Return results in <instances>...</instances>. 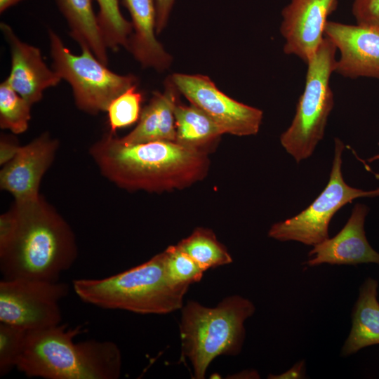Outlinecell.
<instances>
[{
    "mask_svg": "<svg viewBox=\"0 0 379 379\" xmlns=\"http://www.w3.org/2000/svg\"><path fill=\"white\" fill-rule=\"evenodd\" d=\"M378 282L368 277L359 287L352 312V328L341 356L348 357L368 346L379 344Z\"/></svg>",
    "mask_w": 379,
    "mask_h": 379,
    "instance_id": "ac0fdd59",
    "label": "cell"
},
{
    "mask_svg": "<svg viewBox=\"0 0 379 379\" xmlns=\"http://www.w3.org/2000/svg\"><path fill=\"white\" fill-rule=\"evenodd\" d=\"M378 160H379V154L374 155L368 159L369 162H373Z\"/></svg>",
    "mask_w": 379,
    "mask_h": 379,
    "instance_id": "1f68e13d",
    "label": "cell"
},
{
    "mask_svg": "<svg viewBox=\"0 0 379 379\" xmlns=\"http://www.w3.org/2000/svg\"><path fill=\"white\" fill-rule=\"evenodd\" d=\"M72 286L77 296L88 304L140 314H166L180 310L190 288L169 280L164 252L106 278L75 279Z\"/></svg>",
    "mask_w": 379,
    "mask_h": 379,
    "instance_id": "277c9868",
    "label": "cell"
},
{
    "mask_svg": "<svg viewBox=\"0 0 379 379\" xmlns=\"http://www.w3.org/2000/svg\"><path fill=\"white\" fill-rule=\"evenodd\" d=\"M66 20L70 36L81 48H89L104 65L109 62L107 47L102 36L92 0H55Z\"/></svg>",
    "mask_w": 379,
    "mask_h": 379,
    "instance_id": "d6986e66",
    "label": "cell"
},
{
    "mask_svg": "<svg viewBox=\"0 0 379 379\" xmlns=\"http://www.w3.org/2000/svg\"><path fill=\"white\" fill-rule=\"evenodd\" d=\"M99 6L98 24L107 48L116 51L126 48L133 32L131 22L122 15L119 0H95Z\"/></svg>",
    "mask_w": 379,
    "mask_h": 379,
    "instance_id": "7402d4cb",
    "label": "cell"
},
{
    "mask_svg": "<svg viewBox=\"0 0 379 379\" xmlns=\"http://www.w3.org/2000/svg\"><path fill=\"white\" fill-rule=\"evenodd\" d=\"M338 3V0H290L281 11L284 53L307 63L322 42L328 17Z\"/></svg>",
    "mask_w": 379,
    "mask_h": 379,
    "instance_id": "8fae6325",
    "label": "cell"
},
{
    "mask_svg": "<svg viewBox=\"0 0 379 379\" xmlns=\"http://www.w3.org/2000/svg\"><path fill=\"white\" fill-rule=\"evenodd\" d=\"M90 153L105 178L130 190L182 189L202 178L208 164L205 152L175 141L126 145L112 133L93 144Z\"/></svg>",
    "mask_w": 379,
    "mask_h": 379,
    "instance_id": "7a4b0ae2",
    "label": "cell"
},
{
    "mask_svg": "<svg viewBox=\"0 0 379 379\" xmlns=\"http://www.w3.org/2000/svg\"><path fill=\"white\" fill-rule=\"evenodd\" d=\"M52 68L72 87L77 107L95 114L106 112L110 102L138 79L132 74H118L107 67L86 47L74 55L52 29L48 31Z\"/></svg>",
    "mask_w": 379,
    "mask_h": 379,
    "instance_id": "52a82bcc",
    "label": "cell"
},
{
    "mask_svg": "<svg viewBox=\"0 0 379 379\" xmlns=\"http://www.w3.org/2000/svg\"><path fill=\"white\" fill-rule=\"evenodd\" d=\"M32 105L22 98L6 80L0 84V127L15 134L27 131Z\"/></svg>",
    "mask_w": 379,
    "mask_h": 379,
    "instance_id": "603a6c76",
    "label": "cell"
},
{
    "mask_svg": "<svg viewBox=\"0 0 379 379\" xmlns=\"http://www.w3.org/2000/svg\"><path fill=\"white\" fill-rule=\"evenodd\" d=\"M171 79L178 91L213 119L225 133L248 136L258 133L262 111L229 97L209 77L175 73Z\"/></svg>",
    "mask_w": 379,
    "mask_h": 379,
    "instance_id": "30bf717a",
    "label": "cell"
},
{
    "mask_svg": "<svg viewBox=\"0 0 379 379\" xmlns=\"http://www.w3.org/2000/svg\"><path fill=\"white\" fill-rule=\"evenodd\" d=\"M77 257L69 224L41 195L15 201L0 217V270L6 279L59 281Z\"/></svg>",
    "mask_w": 379,
    "mask_h": 379,
    "instance_id": "6da1fadb",
    "label": "cell"
},
{
    "mask_svg": "<svg viewBox=\"0 0 379 379\" xmlns=\"http://www.w3.org/2000/svg\"><path fill=\"white\" fill-rule=\"evenodd\" d=\"M175 119V142L194 150L204 152L203 148L225 133L213 119L192 104L185 106L177 103Z\"/></svg>",
    "mask_w": 379,
    "mask_h": 379,
    "instance_id": "ffe728a7",
    "label": "cell"
},
{
    "mask_svg": "<svg viewBox=\"0 0 379 379\" xmlns=\"http://www.w3.org/2000/svg\"><path fill=\"white\" fill-rule=\"evenodd\" d=\"M352 13L357 25L379 31V0H354Z\"/></svg>",
    "mask_w": 379,
    "mask_h": 379,
    "instance_id": "4316f807",
    "label": "cell"
},
{
    "mask_svg": "<svg viewBox=\"0 0 379 379\" xmlns=\"http://www.w3.org/2000/svg\"><path fill=\"white\" fill-rule=\"evenodd\" d=\"M175 1L155 0L157 7V34H159L166 26Z\"/></svg>",
    "mask_w": 379,
    "mask_h": 379,
    "instance_id": "83f0119b",
    "label": "cell"
},
{
    "mask_svg": "<svg viewBox=\"0 0 379 379\" xmlns=\"http://www.w3.org/2000/svg\"><path fill=\"white\" fill-rule=\"evenodd\" d=\"M27 331L0 322V376L16 368L22 352Z\"/></svg>",
    "mask_w": 379,
    "mask_h": 379,
    "instance_id": "484cf974",
    "label": "cell"
},
{
    "mask_svg": "<svg viewBox=\"0 0 379 379\" xmlns=\"http://www.w3.org/2000/svg\"><path fill=\"white\" fill-rule=\"evenodd\" d=\"M58 142L48 133L24 146L4 164L0 172V186L10 192L15 201L38 198L41 178L53 161Z\"/></svg>",
    "mask_w": 379,
    "mask_h": 379,
    "instance_id": "4fadbf2b",
    "label": "cell"
},
{
    "mask_svg": "<svg viewBox=\"0 0 379 379\" xmlns=\"http://www.w3.org/2000/svg\"><path fill=\"white\" fill-rule=\"evenodd\" d=\"M180 310L182 356L190 361L194 378L204 379L216 357L241 352L246 337L244 323L255 307L249 299L233 295L215 307L189 300Z\"/></svg>",
    "mask_w": 379,
    "mask_h": 379,
    "instance_id": "5b68a950",
    "label": "cell"
},
{
    "mask_svg": "<svg viewBox=\"0 0 379 379\" xmlns=\"http://www.w3.org/2000/svg\"><path fill=\"white\" fill-rule=\"evenodd\" d=\"M334 156L329 180L321 194L296 215L273 224L269 237L280 241H298L315 246L329 238L328 227L333 215L345 204L360 197L379 196V188L364 191L350 186L342 172L344 143L334 140Z\"/></svg>",
    "mask_w": 379,
    "mask_h": 379,
    "instance_id": "ba28073f",
    "label": "cell"
},
{
    "mask_svg": "<svg viewBox=\"0 0 379 379\" xmlns=\"http://www.w3.org/2000/svg\"><path fill=\"white\" fill-rule=\"evenodd\" d=\"M369 208L356 204L346 224L333 237L315 245L308 253L305 264L315 267L322 264L331 265H357L374 263L379 265V253L369 244L364 230Z\"/></svg>",
    "mask_w": 379,
    "mask_h": 379,
    "instance_id": "5bb4252c",
    "label": "cell"
},
{
    "mask_svg": "<svg viewBox=\"0 0 379 379\" xmlns=\"http://www.w3.org/2000/svg\"><path fill=\"white\" fill-rule=\"evenodd\" d=\"M131 18L133 32L126 49L143 67L157 71L167 69L171 56L156 38L155 0H122Z\"/></svg>",
    "mask_w": 379,
    "mask_h": 379,
    "instance_id": "2e32d148",
    "label": "cell"
},
{
    "mask_svg": "<svg viewBox=\"0 0 379 379\" xmlns=\"http://www.w3.org/2000/svg\"><path fill=\"white\" fill-rule=\"evenodd\" d=\"M142 94L134 85L114 98L107 109L110 133L129 126L139 120Z\"/></svg>",
    "mask_w": 379,
    "mask_h": 379,
    "instance_id": "d4e9b609",
    "label": "cell"
},
{
    "mask_svg": "<svg viewBox=\"0 0 379 379\" xmlns=\"http://www.w3.org/2000/svg\"><path fill=\"white\" fill-rule=\"evenodd\" d=\"M336 48L326 36L306 63L305 84L289 127L281 133V146L297 163L310 158L323 139L334 106L330 86L335 72Z\"/></svg>",
    "mask_w": 379,
    "mask_h": 379,
    "instance_id": "8992f818",
    "label": "cell"
},
{
    "mask_svg": "<svg viewBox=\"0 0 379 379\" xmlns=\"http://www.w3.org/2000/svg\"><path fill=\"white\" fill-rule=\"evenodd\" d=\"M0 28L11 54V68L6 79L12 88L32 105L40 101L47 88L62 79L44 62L40 50L22 41L6 23Z\"/></svg>",
    "mask_w": 379,
    "mask_h": 379,
    "instance_id": "9a60e30c",
    "label": "cell"
},
{
    "mask_svg": "<svg viewBox=\"0 0 379 379\" xmlns=\"http://www.w3.org/2000/svg\"><path fill=\"white\" fill-rule=\"evenodd\" d=\"M305 374V364L301 360L294 364L291 368L280 375H269L268 378L285 379V378H303Z\"/></svg>",
    "mask_w": 379,
    "mask_h": 379,
    "instance_id": "f546056e",
    "label": "cell"
},
{
    "mask_svg": "<svg viewBox=\"0 0 379 379\" xmlns=\"http://www.w3.org/2000/svg\"><path fill=\"white\" fill-rule=\"evenodd\" d=\"M324 36L340 52L335 72L347 78L379 79V31L358 25L326 22Z\"/></svg>",
    "mask_w": 379,
    "mask_h": 379,
    "instance_id": "7c38bea8",
    "label": "cell"
},
{
    "mask_svg": "<svg viewBox=\"0 0 379 379\" xmlns=\"http://www.w3.org/2000/svg\"><path fill=\"white\" fill-rule=\"evenodd\" d=\"M67 284L33 279H3L0 281V322L26 331L60 324V302Z\"/></svg>",
    "mask_w": 379,
    "mask_h": 379,
    "instance_id": "9c48e42d",
    "label": "cell"
},
{
    "mask_svg": "<svg viewBox=\"0 0 379 379\" xmlns=\"http://www.w3.org/2000/svg\"><path fill=\"white\" fill-rule=\"evenodd\" d=\"M177 88L167 81L163 93L154 92L141 112L136 127L126 135L118 138L126 145L155 140L175 141V107Z\"/></svg>",
    "mask_w": 379,
    "mask_h": 379,
    "instance_id": "e0dca14e",
    "label": "cell"
},
{
    "mask_svg": "<svg viewBox=\"0 0 379 379\" xmlns=\"http://www.w3.org/2000/svg\"><path fill=\"white\" fill-rule=\"evenodd\" d=\"M22 1L23 0H0V13H3L6 10Z\"/></svg>",
    "mask_w": 379,
    "mask_h": 379,
    "instance_id": "4dcf8cb0",
    "label": "cell"
},
{
    "mask_svg": "<svg viewBox=\"0 0 379 379\" xmlns=\"http://www.w3.org/2000/svg\"><path fill=\"white\" fill-rule=\"evenodd\" d=\"M20 146L6 138L0 142V164L4 165L10 161L17 154Z\"/></svg>",
    "mask_w": 379,
    "mask_h": 379,
    "instance_id": "f1b7e54d",
    "label": "cell"
},
{
    "mask_svg": "<svg viewBox=\"0 0 379 379\" xmlns=\"http://www.w3.org/2000/svg\"><path fill=\"white\" fill-rule=\"evenodd\" d=\"M194 259L206 272L229 265L232 258L226 247L216 238L212 230L198 227L177 244Z\"/></svg>",
    "mask_w": 379,
    "mask_h": 379,
    "instance_id": "44dd1931",
    "label": "cell"
},
{
    "mask_svg": "<svg viewBox=\"0 0 379 379\" xmlns=\"http://www.w3.org/2000/svg\"><path fill=\"white\" fill-rule=\"evenodd\" d=\"M163 252L166 274L173 284L190 286L201 280L205 271L178 245L170 246Z\"/></svg>",
    "mask_w": 379,
    "mask_h": 379,
    "instance_id": "cb8c5ba5",
    "label": "cell"
},
{
    "mask_svg": "<svg viewBox=\"0 0 379 379\" xmlns=\"http://www.w3.org/2000/svg\"><path fill=\"white\" fill-rule=\"evenodd\" d=\"M81 327L60 324L28 331L16 368L30 378L46 379H117L121 354L112 341L74 343Z\"/></svg>",
    "mask_w": 379,
    "mask_h": 379,
    "instance_id": "3957f363",
    "label": "cell"
}]
</instances>
